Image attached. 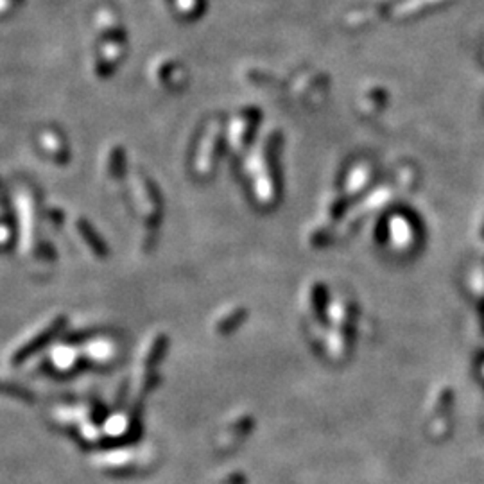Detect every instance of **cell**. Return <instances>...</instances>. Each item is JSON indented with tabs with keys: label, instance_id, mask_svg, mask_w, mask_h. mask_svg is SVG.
Returning <instances> with one entry per match:
<instances>
[{
	"label": "cell",
	"instance_id": "cell-2",
	"mask_svg": "<svg viewBox=\"0 0 484 484\" xmlns=\"http://www.w3.org/2000/svg\"><path fill=\"white\" fill-rule=\"evenodd\" d=\"M0 395H9L13 396V399H17L25 403L36 402V396L33 395V391L27 389V387L18 386V384L6 382V380H0Z\"/></svg>",
	"mask_w": 484,
	"mask_h": 484
},
{
	"label": "cell",
	"instance_id": "cell-1",
	"mask_svg": "<svg viewBox=\"0 0 484 484\" xmlns=\"http://www.w3.org/2000/svg\"><path fill=\"white\" fill-rule=\"evenodd\" d=\"M63 326H65V317H62V316L56 317V319L45 326L41 332H38L36 336H33V338L29 339L27 343H24L20 348L15 350V354H13V357H11V364L18 366V364H22L24 361H27L31 355H34L38 350H41L45 345H49V343L53 341L57 334H60V330H62Z\"/></svg>",
	"mask_w": 484,
	"mask_h": 484
}]
</instances>
